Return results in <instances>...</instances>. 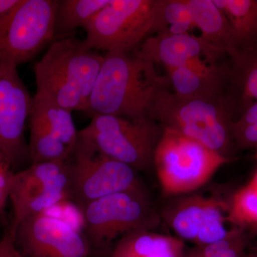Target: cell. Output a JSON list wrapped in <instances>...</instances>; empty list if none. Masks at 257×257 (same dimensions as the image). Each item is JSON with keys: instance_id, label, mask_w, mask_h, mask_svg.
Here are the masks:
<instances>
[{"instance_id": "cell-32", "label": "cell", "mask_w": 257, "mask_h": 257, "mask_svg": "<svg viewBox=\"0 0 257 257\" xmlns=\"http://www.w3.org/2000/svg\"><path fill=\"white\" fill-rule=\"evenodd\" d=\"M255 157H256V159L257 160V149H256V155H255Z\"/></svg>"}, {"instance_id": "cell-25", "label": "cell", "mask_w": 257, "mask_h": 257, "mask_svg": "<svg viewBox=\"0 0 257 257\" xmlns=\"http://www.w3.org/2000/svg\"><path fill=\"white\" fill-rule=\"evenodd\" d=\"M15 172L13 166L0 153V212L4 211L9 199L10 189Z\"/></svg>"}, {"instance_id": "cell-4", "label": "cell", "mask_w": 257, "mask_h": 257, "mask_svg": "<svg viewBox=\"0 0 257 257\" xmlns=\"http://www.w3.org/2000/svg\"><path fill=\"white\" fill-rule=\"evenodd\" d=\"M228 159L195 140L162 128L153 165L166 194L192 192L207 183Z\"/></svg>"}, {"instance_id": "cell-8", "label": "cell", "mask_w": 257, "mask_h": 257, "mask_svg": "<svg viewBox=\"0 0 257 257\" xmlns=\"http://www.w3.org/2000/svg\"><path fill=\"white\" fill-rule=\"evenodd\" d=\"M68 162L69 199L82 208L99 198L140 188L137 172L79 138Z\"/></svg>"}, {"instance_id": "cell-9", "label": "cell", "mask_w": 257, "mask_h": 257, "mask_svg": "<svg viewBox=\"0 0 257 257\" xmlns=\"http://www.w3.org/2000/svg\"><path fill=\"white\" fill-rule=\"evenodd\" d=\"M87 239L105 247L117 238L149 230L155 219L142 187L99 198L81 208Z\"/></svg>"}, {"instance_id": "cell-27", "label": "cell", "mask_w": 257, "mask_h": 257, "mask_svg": "<svg viewBox=\"0 0 257 257\" xmlns=\"http://www.w3.org/2000/svg\"><path fill=\"white\" fill-rule=\"evenodd\" d=\"M234 124L246 125L257 123V101L243 111L239 119L233 121Z\"/></svg>"}, {"instance_id": "cell-22", "label": "cell", "mask_w": 257, "mask_h": 257, "mask_svg": "<svg viewBox=\"0 0 257 257\" xmlns=\"http://www.w3.org/2000/svg\"><path fill=\"white\" fill-rule=\"evenodd\" d=\"M195 28L187 0H157V35L188 34Z\"/></svg>"}, {"instance_id": "cell-23", "label": "cell", "mask_w": 257, "mask_h": 257, "mask_svg": "<svg viewBox=\"0 0 257 257\" xmlns=\"http://www.w3.org/2000/svg\"><path fill=\"white\" fill-rule=\"evenodd\" d=\"M229 219L236 227L257 230V188L248 183L235 193L229 208Z\"/></svg>"}, {"instance_id": "cell-26", "label": "cell", "mask_w": 257, "mask_h": 257, "mask_svg": "<svg viewBox=\"0 0 257 257\" xmlns=\"http://www.w3.org/2000/svg\"><path fill=\"white\" fill-rule=\"evenodd\" d=\"M0 257H24L15 244L10 229L5 233L0 241Z\"/></svg>"}, {"instance_id": "cell-16", "label": "cell", "mask_w": 257, "mask_h": 257, "mask_svg": "<svg viewBox=\"0 0 257 257\" xmlns=\"http://www.w3.org/2000/svg\"><path fill=\"white\" fill-rule=\"evenodd\" d=\"M216 60L197 57L182 67L169 69L168 79L174 93L182 97L214 98L221 95L225 72Z\"/></svg>"}, {"instance_id": "cell-28", "label": "cell", "mask_w": 257, "mask_h": 257, "mask_svg": "<svg viewBox=\"0 0 257 257\" xmlns=\"http://www.w3.org/2000/svg\"><path fill=\"white\" fill-rule=\"evenodd\" d=\"M18 0H0V18L18 3Z\"/></svg>"}, {"instance_id": "cell-21", "label": "cell", "mask_w": 257, "mask_h": 257, "mask_svg": "<svg viewBox=\"0 0 257 257\" xmlns=\"http://www.w3.org/2000/svg\"><path fill=\"white\" fill-rule=\"evenodd\" d=\"M231 62L230 77L244 110L257 101V43L240 50Z\"/></svg>"}, {"instance_id": "cell-15", "label": "cell", "mask_w": 257, "mask_h": 257, "mask_svg": "<svg viewBox=\"0 0 257 257\" xmlns=\"http://www.w3.org/2000/svg\"><path fill=\"white\" fill-rule=\"evenodd\" d=\"M140 48L154 63L162 64L167 70L182 67L197 57L217 60L226 55L202 37L189 33L147 37Z\"/></svg>"}, {"instance_id": "cell-18", "label": "cell", "mask_w": 257, "mask_h": 257, "mask_svg": "<svg viewBox=\"0 0 257 257\" xmlns=\"http://www.w3.org/2000/svg\"><path fill=\"white\" fill-rule=\"evenodd\" d=\"M182 240L149 230L122 236L113 250L112 257H183Z\"/></svg>"}, {"instance_id": "cell-2", "label": "cell", "mask_w": 257, "mask_h": 257, "mask_svg": "<svg viewBox=\"0 0 257 257\" xmlns=\"http://www.w3.org/2000/svg\"><path fill=\"white\" fill-rule=\"evenodd\" d=\"M104 57L72 35L55 40L34 65L36 93L72 112H84Z\"/></svg>"}, {"instance_id": "cell-30", "label": "cell", "mask_w": 257, "mask_h": 257, "mask_svg": "<svg viewBox=\"0 0 257 257\" xmlns=\"http://www.w3.org/2000/svg\"><path fill=\"white\" fill-rule=\"evenodd\" d=\"M250 184H252V185L256 187L257 188V170L256 172H255L254 175L253 176L252 179H251V182H249Z\"/></svg>"}, {"instance_id": "cell-24", "label": "cell", "mask_w": 257, "mask_h": 257, "mask_svg": "<svg viewBox=\"0 0 257 257\" xmlns=\"http://www.w3.org/2000/svg\"><path fill=\"white\" fill-rule=\"evenodd\" d=\"M248 243L244 230L236 227L226 239L184 251L183 257H241Z\"/></svg>"}, {"instance_id": "cell-14", "label": "cell", "mask_w": 257, "mask_h": 257, "mask_svg": "<svg viewBox=\"0 0 257 257\" xmlns=\"http://www.w3.org/2000/svg\"><path fill=\"white\" fill-rule=\"evenodd\" d=\"M225 221L223 204L202 197H189L179 203L170 218L176 234L197 246L226 239L231 230L226 229Z\"/></svg>"}, {"instance_id": "cell-11", "label": "cell", "mask_w": 257, "mask_h": 257, "mask_svg": "<svg viewBox=\"0 0 257 257\" xmlns=\"http://www.w3.org/2000/svg\"><path fill=\"white\" fill-rule=\"evenodd\" d=\"M28 121L31 164L70 158L79 140L72 111L48 96L36 93Z\"/></svg>"}, {"instance_id": "cell-13", "label": "cell", "mask_w": 257, "mask_h": 257, "mask_svg": "<svg viewBox=\"0 0 257 257\" xmlns=\"http://www.w3.org/2000/svg\"><path fill=\"white\" fill-rule=\"evenodd\" d=\"M25 257H87L90 245L67 221L45 213L25 218L10 227Z\"/></svg>"}, {"instance_id": "cell-29", "label": "cell", "mask_w": 257, "mask_h": 257, "mask_svg": "<svg viewBox=\"0 0 257 257\" xmlns=\"http://www.w3.org/2000/svg\"><path fill=\"white\" fill-rule=\"evenodd\" d=\"M248 252L254 257H257V244L252 245L248 248Z\"/></svg>"}, {"instance_id": "cell-19", "label": "cell", "mask_w": 257, "mask_h": 257, "mask_svg": "<svg viewBox=\"0 0 257 257\" xmlns=\"http://www.w3.org/2000/svg\"><path fill=\"white\" fill-rule=\"evenodd\" d=\"M109 0H56L55 40L85 28Z\"/></svg>"}, {"instance_id": "cell-5", "label": "cell", "mask_w": 257, "mask_h": 257, "mask_svg": "<svg viewBox=\"0 0 257 257\" xmlns=\"http://www.w3.org/2000/svg\"><path fill=\"white\" fill-rule=\"evenodd\" d=\"M162 128L150 118L131 119L114 115H98L79 132V138L98 151L137 171L153 165L154 154Z\"/></svg>"}, {"instance_id": "cell-33", "label": "cell", "mask_w": 257, "mask_h": 257, "mask_svg": "<svg viewBox=\"0 0 257 257\" xmlns=\"http://www.w3.org/2000/svg\"><path fill=\"white\" fill-rule=\"evenodd\" d=\"M24 257H25V256H24Z\"/></svg>"}, {"instance_id": "cell-12", "label": "cell", "mask_w": 257, "mask_h": 257, "mask_svg": "<svg viewBox=\"0 0 257 257\" xmlns=\"http://www.w3.org/2000/svg\"><path fill=\"white\" fill-rule=\"evenodd\" d=\"M32 103L18 67L0 63V153L15 170L28 161L31 165L25 127Z\"/></svg>"}, {"instance_id": "cell-17", "label": "cell", "mask_w": 257, "mask_h": 257, "mask_svg": "<svg viewBox=\"0 0 257 257\" xmlns=\"http://www.w3.org/2000/svg\"><path fill=\"white\" fill-rule=\"evenodd\" d=\"M195 28L202 38L232 59L241 50L229 22L212 0H187Z\"/></svg>"}, {"instance_id": "cell-10", "label": "cell", "mask_w": 257, "mask_h": 257, "mask_svg": "<svg viewBox=\"0 0 257 257\" xmlns=\"http://www.w3.org/2000/svg\"><path fill=\"white\" fill-rule=\"evenodd\" d=\"M69 175L67 160L31 164L17 171L10 192L13 209L11 227L69 199Z\"/></svg>"}, {"instance_id": "cell-1", "label": "cell", "mask_w": 257, "mask_h": 257, "mask_svg": "<svg viewBox=\"0 0 257 257\" xmlns=\"http://www.w3.org/2000/svg\"><path fill=\"white\" fill-rule=\"evenodd\" d=\"M169 84L168 77L157 74L155 63L141 48L107 52L84 112L91 118L114 115L131 119H151L157 96L167 90Z\"/></svg>"}, {"instance_id": "cell-3", "label": "cell", "mask_w": 257, "mask_h": 257, "mask_svg": "<svg viewBox=\"0 0 257 257\" xmlns=\"http://www.w3.org/2000/svg\"><path fill=\"white\" fill-rule=\"evenodd\" d=\"M232 115L224 96L182 97L167 89L157 96L150 118L162 128L195 140L229 160L235 144Z\"/></svg>"}, {"instance_id": "cell-31", "label": "cell", "mask_w": 257, "mask_h": 257, "mask_svg": "<svg viewBox=\"0 0 257 257\" xmlns=\"http://www.w3.org/2000/svg\"><path fill=\"white\" fill-rule=\"evenodd\" d=\"M241 257H254L251 253L247 252H244L243 253L242 256Z\"/></svg>"}, {"instance_id": "cell-6", "label": "cell", "mask_w": 257, "mask_h": 257, "mask_svg": "<svg viewBox=\"0 0 257 257\" xmlns=\"http://www.w3.org/2000/svg\"><path fill=\"white\" fill-rule=\"evenodd\" d=\"M157 0H109L84 28V41L96 51L136 50L155 32Z\"/></svg>"}, {"instance_id": "cell-20", "label": "cell", "mask_w": 257, "mask_h": 257, "mask_svg": "<svg viewBox=\"0 0 257 257\" xmlns=\"http://www.w3.org/2000/svg\"><path fill=\"white\" fill-rule=\"evenodd\" d=\"M234 32L241 50L257 43V0H212Z\"/></svg>"}, {"instance_id": "cell-7", "label": "cell", "mask_w": 257, "mask_h": 257, "mask_svg": "<svg viewBox=\"0 0 257 257\" xmlns=\"http://www.w3.org/2000/svg\"><path fill=\"white\" fill-rule=\"evenodd\" d=\"M56 0H18L0 18V63L18 67L55 41Z\"/></svg>"}]
</instances>
